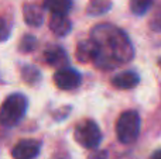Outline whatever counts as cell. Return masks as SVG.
<instances>
[{"label":"cell","mask_w":161,"mask_h":159,"mask_svg":"<svg viewBox=\"0 0 161 159\" xmlns=\"http://www.w3.org/2000/svg\"><path fill=\"white\" fill-rule=\"evenodd\" d=\"M41 144L36 140H21L14 145L11 156L14 159H34L40 154Z\"/></svg>","instance_id":"obj_6"},{"label":"cell","mask_w":161,"mask_h":159,"mask_svg":"<svg viewBox=\"0 0 161 159\" xmlns=\"http://www.w3.org/2000/svg\"><path fill=\"white\" fill-rule=\"evenodd\" d=\"M140 134V115L134 110L122 113L116 123V135L122 144H131Z\"/></svg>","instance_id":"obj_3"},{"label":"cell","mask_w":161,"mask_h":159,"mask_svg":"<svg viewBox=\"0 0 161 159\" xmlns=\"http://www.w3.org/2000/svg\"><path fill=\"white\" fill-rule=\"evenodd\" d=\"M75 141L83 148L93 149L99 146L102 141V132L97 124L92 120H86L80 123L75 128Z\"/></svg>","instance_id":"obj_4"},{"label":"cell","mask_w":161,"mask_h":159,"mask_svg":"<svg viewBox=\"0 0 161 159\" xmlns=\"http://www.w3.org/2000/svg\"><path fill=\"white\" fill-rule=\"evenodd\" d=\"M45 62L58 69H64L65 64L68 62L67 52L61 47H50L45 51Z\"/></svg>","instance_id":"obj_10"},{"label":"cell","mask_w":161,"mask_h":159,"mask_svg":"<svg viewBox=\"0 0 161 159\" xmlns=\"http://www.w3.org/2000/svg\"><path fill=\"white\" fill-rule=\"evenodd\" d=\"M54 82H55L57 87L62 90H72L80 85V75L78 70L72 69V68H64V69H58L54 75Z\"/></svg>","instance_id":"obj_5"},{"label":"cell","mask_w":161,"mask_h":159,"mask_svg":"<svg viewBox=\"0 0 161 159\" xmlns=\"http://www.w3.org/2000/svg\"><path fill=\"white\" fill-rule=\"evenodd\" d=\"M140 78L136 72H131V70H126L122 72L119 75H116L112 80V85L117 89H133L139 85Z\"/></svg>","instance_id":"obj_9"},{"label":"cell","mask_w":161,"mask_h":159,"mask_svg":"<svg viewBox=\"0 0 161 159\" xmlns=\"http://www.w3.org/2000/svg\"><path fill=\"white\" fill-rule=\"evenodd\" d=\"M110 7V3L106 0H92L89 6V13L91 14H102Z\"/></svg>","instance_id":"obj_14"},{"label":"cell","mask_w":161,"mask_h":159,"mask_svg":"<svg viewBox=\"0 0 161 159\" xmlns=\"http://www.w3.org/2000/svg\"><path fill=\"white\" fill-rule=\"evenodd\" d=\"M24 21L31 27H40L44 23V11L42 7L37 4H25L23 8Z\"/></svg>","instance_id":"obj_8"},{"label":"cell","mask_w":161,"mask_h":159,"mask_svg":"<svg viewBox=\"0 0 161 159\" xmlns=\"http://www.w3.org/2000/svg\"><path fill=\"white\" fill-rule=\"evenodd\" d=\"M72 24L71 20L68 18V16L64 14H53L50 18V30L53 31L55 35L58 37H64L67 34H69Z\"/></svg>","instance_id":"obj_7"},{"label":"cell","mask_w":161,"mask_h":159,"mask_svg":"<svg viewBox=\"0 0 161 159\" xmlns=\"http://www.w3.org/2000/svg\"><path fill=\"white\" fill-rule=\"evenodd\" d=\"M97 56V49L95 42L91 38L88 41L79 42L78 49H76V58L80 62H95Z\"/></svg>","instance_id":"obj_11"},{"label":"cell","mask_w":161,"mask_h":159,"mask_svg":"<svg viewBox=\"0 0 161 159\" xmlns=\"http://www.w3.org/2000/svg\"><path fill=\"white\" fill-rule=\"evenodd\" d=\"M23 78H24V80L27 82V83L34 85L38 82L40 72L34 66H25L24 69H23Z\"/></svg>","instance_id":"obj_15"},{"label":"cell","mask_w":161,"mask_h":159,"mask_svg":"<svg viewBox=\"0 0 161 159\" xmlns=\"http://www.w3.org/2000/svg\"><path fill=\"white\" fill-rule=\"evenodd\" d=\"M158 64H160V68H161V59H160V62H158Z\"/></svg>","instance_id":"obj_19"},{"label":"cell","mask_w":161,"mask_h":159,"mask_svg":"<svg viewBox=\"0 0 161 159\" xmlns=\"http://www.w3.org/2000/svg\"><path fill=\"white\" fill-rule=\"evenodd\" d=\"M151 159H161V149H158V151L154 152L153 156H151Z\"/></svg>","instance_id":"obj_18"},{"label":"cell","mask_w":161,"mask_h":159,"mask_svg":"<svg viewBox=\"0 0 161 159\" xmlns=\"http://www.w3.org/2000/svg\"><path fill=\"white\" fill-rule=\"evenodd\" d=\"M10 35V28H8V24L6 23L4 18L0 17V42L6 41Z\"/></svg>","instance_id":"obj_17"},{"label":"cell","mask_w":161,"mask_h":159,"mask_svg":"<svg viewBox=\"0 0 161 159\" xmlns=\"http://www.w3.org/2000/svg\"><path fill=\"white\" fill-rule=\"evenodd\" d=\"M20 48H21L23 51H31L36 48V38L31 35H27L23 38L21 41V45H20Z\"/></svg>","instance_id":"obj_16"},{"label":"cell","mask_w":161,"mask_h":159,"mask_svg":"<svg viewBox=\"0 0 161 159\" xmlns=\"http://www.w3.org/2000/svg\"><path fill=\"white\" fill-rule=\"evenodd\" d=\"M71 7H72V0H44V8L53 14L67 16Z\"/></svg>","instance_id":"obj_12"},{"label":"cell","mask_w":161,"mask_h":159,"mask_svg":"<svg viewBox=\"0 0 161 159\" xmlns=\"http://www.w3.org/2000/svg\"><path fill=\"white\" fill-rule=\"evenodd\" d=\"M91 39L95 42L97 56L95 64L103 69H112L133 59V44L127 34L112 24H99L92 30Z\"/></svg>","instance_id":"obj_1"},{"label":"cell","mask_w":161,"mask_h":159,"mask_svg":"<svg viewBox=\"0 0 161 159\" xmlns=\"http://www.w3.org/2000/svg\"><path fill=\"white\" fill-rule=\"evenodd\" d=\"M28 100L21 93H13L3 101L0 107V124L4 127H14L24 118L27 113Z\"/></svg>","instance_id":"obj_2"},{"label":"cell","mask_w":161,"mask_h":159,"mask_svg":"<svg viewBox=\"0 0 161 159\" xmlns=\"http://www.w3.org/2000/svg\"><path fill=\"white\" fill-rule=\"evenodd\" d=\"M153 4V0H130V10L136 16H143L148 11Z\"/></svg>","instance_id":"obj_13"}]
</instances>
